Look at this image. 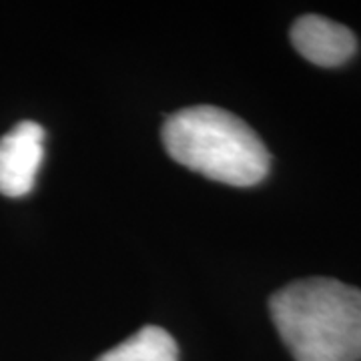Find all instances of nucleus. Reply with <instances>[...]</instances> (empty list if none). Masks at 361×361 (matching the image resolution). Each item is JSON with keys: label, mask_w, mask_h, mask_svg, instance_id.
Masks as SVG:
<instances>
[{"label": "nucleus", "mask_w": 361, "mask_h": 361, "mask_svg": "<svg viewBox=\"0 0 361 361\" xmlns=\"http://www.w3.org/2000/svg\"><path fill=\"white\" fill-rule=\"evenodd\" d=\"M44 157V129L35 121H23L0 137V193L25 197L32 191Z\"/></svg>", "instance_id": "7ed1b4c3"}, {"label": "nucleus", "mask_w": 361, "mask_h": 361, "mask_svg": "<svg viewBox=\"0 0 361 361\" xmlns=\"http://www.w3.org/2000/svg\"><path fill=\"white\" fill-rule=\"evenodd\" d=\"M291 44L313 65L339 66L357 51V39L348 26L319 14H305L291 26Z\"/></svg>", "instance_id": "20e7f679"}, {"label": "nucleus", "mask_w": 361, "mask_h": 361, "mask_svg": "<svg viewBox=\"0 0 361 361\" xmlns=\"http://www.w3.org/2000/svg\"><path fill=\"white\" fill-rule=\"evenodd\" d=\"M163 145L179 165L233 187L257 185L269 173V151L257 133L219 106L199 104L169 116Z\"/></svg>", "instance_id": "f03ea898"}, {"label": "nucleus", "mask_w": 361, "mask_h": 361, "mask_svg": "<svg viewBox=\"0 0 361 361\" xmlns=\"http://www.w3.org/2000/svg\"><path fill=\"white\" fill-rule=\"evenodd\" d=\"M271 319L295 361H361V291L311 277L269 299Z\"/></svg>", "instance_id": "f257e3e1"}, {"label": "nucleus", "mask_w": 361, "mask_h": 361, "mask_svg": "<svg viewBox=\"0 0 361 361\" xmlns=\"http://www.w3.org/2000/svg\"><path fill=\"white\" fill-rule=\"evenodd\" d=\"M179 349L175 339L157 325L139 329L127 341L109 349L97 361H177Z\"/></svg>", "instance_id": "39448f33"}]
</instances>
